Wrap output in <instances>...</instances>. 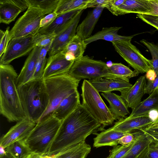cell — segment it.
<instances>
[{
    "mask_svg": "<svg viewBox=\"0 0 158 158\" xmlns=\"http://www.w3.org/2000/svg\"><path fill=\"white\" fill-rule=\"evenodd\" d=\"M158 89V73L153 81H148L146 84L145 93L151 94L156 89Z\"/></svg>",
    "mask_w": 158,
    "mask_h": 158,
    "instance_id": "42",
    "label": "cell"
},
{
    "mask_svg": "<svg viewBox=\"0 0 158 158\" xmlns=\"http://www.w3.org/2000/svg\"><path fill=\"white\" fill-rule=\"evenodd\" d=\"M153 122L147 114L136 117H127L118 120L111 128L115 131L133 133L144 129Z\"/></svg>",
    "mask_w": 158,
    "mask_h": 158,
    "instance_id": "15",
    "label": "cell"
},
{
    "mask_svg": "<svg viewBox=\"0 0 158 158\" xmlns=\"http://www.w3.org/2000/svg\"><path fill=\"white\" fill-rule=\"evenodd\" d=\"M81 104L80 95L77 90L64 99L52 116L62 121Z\"/></svg>",
    "mask_w": 158,
    "mask_h": 158,
    "instance_id": "22",
    "label": "cell"
},
{
    "mask_svg": "<svg viewBox=\"0 0 158 158\" xmlns=\"http://www.w3.org/2000/svg\"><path fill=\"white\" fill-rule=\"evenodd\" d=\"M152 11L149 0H124L117 8L115 15L131 13L148 14Z\"/></svg>",
    "mask_w": 158,
    "mask_h": 158,
    "instance_id": "23",
    "label": "cell"
},
{
    "mask_svg": "<svg viewBox=\"0 0 158 158\" xmlns=\"http://www.w3.org/2000/svg\"><path fill=\"white\" fill-rule=\"evenodd\" d=\"M149 128H158V117L148 127Z\"/></svg>",
    "mask_w": 158,
    "mask_h": 158,
    "instance_id": "51",
    "label": "cell"
},
{
    "mask_svg": "<svg viewBox=\"0 0 158 158\" xmlns=\"http://www.w3.org/2000/svg\"><path fill=\"white\" fill-rule=\"evenodd\" d=\"M61 122L51 116L36 123L25 139L31 152L47 155Z\"/></svg>",
    "mask_w": 158,
    "mask_h": 158,
    "instance_id": "4",
    "label": "cell"
},
{
    "mask_svg": "<svg viewBox=\"0 0 158 158\" xmlns=\"http://www.w3.org/2000/svg\"><path fill=\"white\" fill-rule=\"evenodd\" d=\"M28 8L26 0H0V23L9 24Z\"/></svg>",
    "mask_w": 158,
    "mask_h": 158,
    "instance_id": "13",
    "label": "cell"
},
{
    "mask_svg": "<svg viewBox=\"0 0 158 158\" xmlns=\"http://www.w3.org/2000/svg\"><path fill=\"white\" fill-rule=\"evenodd\" d=\"M137 158H158V143L152 142Z\"/></svg>",
    "mask_w": 158,
    "mask_h": 158,
    "instance_id": "37",
    "label": "cell"
},
{
    "mask_svg": "<svg viewBox=\"0 0 158 158\" xmlns=\"http://www.w3.org/2000/svg\"><path fill=\"white\" fill-rule=\"evenodd\" d=\"M89 81L98 92L102 93L114 91L121 92L130 88L133 85L130 83L129 81L122 79L102 78Z\"/></svg>",
    "mask_w": 158,
    "mask_h": 158,
    "instance_id": "18",
    "label": "cell"
},
{
    "mask_svg": "<svg viewBox=\"0 0 158 158\" xmlns=\"http://www.w3.org/2000/svg\"><path fill=\"white\" fill-rule=\"evenodd\" d=\"M129 133L115 131L110 128L97 134L94 139L93 146L98 148L104 146H115L119 139Z\"/></svg>",
    "mask_w": 158,
    "mask_h": 158,
    "instance_id": "24",
    "label": "cell"
},
{
    "mask_svg": "<svg viewBox=\"0 0 158 158\" xmlns=\"http://www.w3.org/2000/svg\"><path fill=\"white\" fill-rule=\"evenodd\" d=\"M5 148L0 145V156H2L6 154V153Z\"/></svg>",
    "mask_w": 158,
    "mask_h": 158,
    "instance_id": "53",
    "label": "cell"
},
{
    "mask_svg": "<svg viewBox=\"0 0 158 158\" xmlns=\"http://www.w3.org/2000/svg\"><path fill=\"white\" fill-rule=\"evenodd\" d=\"M81 89L82 105L102 127L111 125L115 120L99 92L87 80L83 81Z\"/></svg>",
    "mask_w": 158,
    "mask_h": 158,
    "instance_id": "6",
    "label": "cell"
},
{
    "mask_svg": "<svg viewBox=\"0 0 158 158\" xmlns=\"http://www.w3.org/2000/svg\"><path fill=\"white\" fill-rule=\"evenodd\" d=\"M80 10L76 9L58 15L50 24L45 27L40 28L37 33L41 34L56 35Z\"/></svg>",
    "mask_w": 158,
    "mask_h": 158,
    "instance_id": "26",
    "label": "cell"
},
{
    "mask_svg": "<svg viewBox=\"0 0 158 158\" xmlns=\"http://www.w3.org/2000/svg\"><path fill=\"white\" fill-rule=\"evenodd\" d=\"M90 0H60L54 12L57 15L76 9H86Z\"/></svg>",
    "mask_w": 158,
    "mask_h": 158,
    "instance_id": "30",
    "label": "cell"
},
{
    "mask_svg": "<svg viewBox=\"0 0 158 158\" xmlns=\"http://www.w3.org/2000/svg\"><path fill=\"white\" fill-rule=\"evenodd\" d=\"M152 9V11L147 15L158 16V0H149Z\"/></svg>",
    "mask_w": 158,
    "mask_h": 158,
    "instance_id": "47",
    "label": "cell"
},
{
    "mask_svg": "<svg viewBox=\"0 0 158 158\" xmlns=\"http://www.w3.org/2000/svg\"><path fill=\"white\" fill-rule=\"evenodd\" d=\"M110 0H90L86 6V8L100 7L107 8Z\"/></svg>",
    "mask_w": 158,
    "mask_h": 158,
    "instance_id": "41",
    "label": "cell"
},
{
    "mask_svg": "<svg viewBox=\"0 0 158 158\" xmlns=\"http://www.w3.org/2000/svg\"><path fill=\"white\" fill-rule=\"evenodd\" d=\"M108 67L104 62L94 59L87 55L74 61L68 74L80 81L86 79L91 81L102 78L120 79L112 74Z\"/></svg>",
    "mask_w": 158,
    "mask_h": 158,
    "instance_id": "7",
    "label": "cell"
},
{
    "mask_svg": "<svg viewBox=\"0 0 158 158\" xmlns=\"http://www.w3.org/2000/svg\"><path fill=\"white\" fill-rule=\"evenodd\" d=\"M5 148L15 158H25L31 152L25 139L15 142Z\"/></svg>",
    "mask_w": 158,
    "mask_h": 158,
    "instance_id": "32",
    "label": "cell"
},
{
    "mask_svg": "<svg viewBox=\"0 0 158 158\" xmlns=\"http://www.w3.org/2000/svg\"><path fill=\"white\" fill-rule=\"evenodd\" d=\"M110 73L117 78L129 81V79L137 76L139 73L131 69L121 63H113L109 66Z\"/></svg>",
    "mask_w": 158,
    "mask_h": 158,
    "instance_id": "31",
    "label": "cell"
},
{
    "mask_svg": "<svg viewBox=\"0 0 158 158\" xmlns=\"http://www.w3.org/2000/svg\"><path fill=\"white\" fill-rule=\"evenodd\" d=\"M152 109L158 110V89L132 110L128 118H132L148 113Z\"/></svg>",
    "mask_w": 158,
    "mask_h": 158,
    "instance_id": "27",
    "label": "cell"
},
{
    "mask_svg": "<svg viewBox=\"0 0 158 158\" xmlns=\"http://www.w3.org/2000/svg\"><path fill=\"white\" fill-rule=\"evenodd\" d=\"M101 126L81 104L61 122L47 155H57L85 141Z\"/></svg>",
    "mask_w": 158,
    "mask_h": 158,
    "instance_id": "1",
    "label": "cell"
},
{
    "mask_svg": "<svg viewBox=\"0 0 158 158\" xmlns=\"http://www.w3.org/2000/svg\"><path fill=\"white\" fill-rule=\"evenodd\" d=\"M36 125L26 119L17 122L1 137L0 145L5 148L15 142L25 139Z\"/></svg>",
    "mask_w": 158,
    "mask_h": 158,
    "instance_id": "12",
    "label": "cell"
},
{
    "mask_svg": "<svg viewBox=\"0 0 158 158\" xmlns=\"http://www.w3.org/2000/svg\"><path fill=\"white\" fill-rule=\"evenodd\" d=\"M45 15L40 10L29 7L10 31V40L37 32L40 28V21Z\"/></svg>",
    "mask_w": 158,
    "mask_h": 158,
    "instance_id": "9",
    "label": "cell"
},
{
    "mask_svg": "<svg viewBox=\"0 0 158 158\" xmlns=\"http://www.w3.org/2000/svg\"><path fill=\"white\" fill-rule=\"evenodd\" d=\"M122 28L120 27H103L93 35L84 40L85 44H89L97 40H102L111 43L123 41H131L135 35L131 36H123L118 34V31Z\"/></svg>",
    "mask_w": 158,
    "mask_h": 158,
    "instance_id": "20",
    "label": "cell"
},
{
    "mask_svg": "<svg viewBox=\"0 0 158 158\" xmlns=\"http://www.w3.org/2000/svg\"><path fill=\"white\" fill-rule=\"evenodd\" d=\"M44 80L48 94L49 102L40 121L51 116L64 99L77 90L80 81L71 77L68 73L54 76Z\"/></svg>",
    "mask_w": 158,
    "mask_h": 158,
    "instance_id": "5",
    "label": "cell"
},
{
    "mask_svg": "<svg viewBox=\"0 0 158 158\" xmlns=\"http://www.w3.org/2000/svg\"><path fill=\"white\" fill-rule=\"evenodd\" d=\"M115 50L128 64L139 73H147L153 69L152 60L145 57L131 41L112 43Z\"/></svg>",
    "mask_w": 158,
    "mask_h": 158,
    "instance_id": "8",
    "label": "cell"
},
{
    "mask_svg": "<svg viewBox=\"0 0 158 158\" xmlns=\"http://www.w3.org/2000/svg\"><path fill=\"white\" fill-rule=\"evenodd\" d=\"M145 76L148 81H153L156 77V74L153 69H151L146 73Z\"/></svg>",
    "mask_w": 158,
    "mask_h": 158,
    "instance_id": "49",
    "label": "cell"
},
{
    "mask_svg": "<svg viewBox=\"0 0 158 158\" xmlns=\"http://www.w3.org/2000/svg\"><path fill=\"white\" fill-rule=\"evenodd\" d=\"M47 155L31 152L25 158H49Z\"/></svg>",
    "mask_w": 158,
    "mask_h": 158,
    "instance_id": "48",
    "label": "cell"
},
{
    "mask_svg": "<svg viewBox=\"0 0 158 158\" xmlns=\"http://www.w3.org/2000/svg\"><path fill=\"white\" fill-rule=\"evenodd\" d=\"M132 133L135 136V142L122 158H137L152 142L146 134L140 131Z\"/></svg>",
    "mask_w": 158,
    "mask_h": 158,
    "instance_id": "28",
    "label": "cell"
},
{
    "mask_svg": "<svg viewBox=\"0 0 158 158\" xmlns=\"http://www.w3.org/2000/svg\"><path fill=\"white\" fill-rule=\"evenodd\" d=\"M134 139L135 136L132 133H128L119 139L118 143L121 145L127 146L132 143Z\"/></svg>",
    "mask_w": 158,
    "mask_h": 158,
    "instance_id": "44",
    "label": "cell"
},
{
    "mask_svg": "<svg viewBox=\"0 0 158 158\" xmlns=\"http://www.w3.org/2000/svg\"><path fill=\"white\" fill-rule=\"evenodd\" d=\"M41 48L35 47L29 53L18 75L16 82L17 87L34 79Z\"/></svg>",
    "mask_w": 158,
    "mask_h": 158,
    "instance_id": "17",
    "label": "cell"
},
{
    "mask_svg": "<svg viewBox=\"0 0 158 158\" xmlns=\"http://www.w3.org/2000/svg\"><path fill=\"white\" fill-rule=\"evenodd\" d=\"M135 142V139L133 142L128 145H117L114 147L106 158H122L132 147Z\"/></svg>",
    "mask_w": 158,
    "mask_h": 158,
    "instance_id": "35",
    "label": "cell"
},
{
    "mask_svg": "<svg viewBox=\"0 0 158 158\" xmlns=\"http://www.w3.org/2000/svg\"><path fill=\"white\" fill-rule=\"evenodd\" d=\"M0 158H15L10 154L7 152L6 153L3 155L0 156Z\"/></svg>",
    "mask_w": 158,
    "mask_h": 158,
    "instance_id": "52",
    "label": "cell"
},
{
    "mask_svg": "<svg viewBox=\"0 0 158 158\" xmlns=\"http://www.w3.org/2000/svg\"><path fill=\"white\" fill-rule=\"evenodd\" d=\"M47 58L43 59H39L37 63L34 79H43L44 72L46 66Z\"/></svg>",
    "mask_w": 158,
    "mask_h": 158,
    "instance_id": "39",
    "label": "cell"
},
{
    "mask_svg": "<svg viewBox=\"0 0 158 158\" xmlns=\"http://www.w3.org/2000/svg\"><path fill=\"white\" fill-rule=\"evenodd\" d=\"M10 31L9 27L5 31L0 30V57L5 52L10 41Z\"/></svg>",
    "mask_w": 158,
    "mask_h": 158,
    "instance_id": "38",
    "label": "cell"
},
{
    "mask_svg": "<svg viewBox=\"0 0 158 158\" xmlns=\"http://www.w3.org/2000/svg\"><path fill=\"white\" fill-rule=\"evenodd\" d=\"M17 88L25 119L37 123L49 105L44 79H33Z\"/></svg>",
    "mask_w": 158,
    "mask_h": 158,
    "instance_id": "3",
    "label": "cell"
},
{
    "mask_svg": "<svg viewBox=\"0 0 158 158\" xmlns=\"http://www.w3.org/2000/svg\"><path fill=\"white\" fill-rule=\"evenodd\" d=\"M148 114L150 118L153 121L158 117V110H152Z\"/></svg>",
    "mask_w": 158,
    "mask_h": 158,
    "instance_id": "50",
    "label": "cell"
},
{
    "mask_svg": "<svg viewBox=\"0 0 158 158\" xmlns=\"http://www.w3.org/2000/svg\"><path fill=\"white\" fill-rule=\"evenodd\" d=\"M104 8L98 7L89 11L83 21L78 25L76 34L84 40L91 36Z\"/></svg>",
    "mask_w": 158,
    "mask_h": 158,
    "instance_id": "19",
    "label": "cell"
},
{
    "mask_svg": "<svg viewBox=\"0 0 158 158\" xmlns=\"http://www.w3.org/2000/svg\"><path fill=\"white\" fill-rule=\"evenodd\" d=\"M57 15L54 11L45 15L40 21V28L45 27L50 24L55 19Z\"/></svg>",
    "mask_w": 158,
    "mask_h": 158,
    "instance_id": "43",
    "label": "cell"
},
{
    "mask_svg": "<svg viewBox=\"0 0 158 158\" xmlns=\"http://www.w3.org/2000/svg\"><path fill=\"white\" fill-rule=\"evenodd\" d=\"M56 35H45L39 34L37 32L35 34L34 37L36 47L45 46L52 43Z\"/></svg>",
    "mask_w": 158,
    "mask_h": 158,
    "instance_id": "36",
    "label": "cell"
},
{
    "mask_svg": "<svg viewBox=\"0 0 158 158\" xmlns=\"http://www.w3.org/2000/svg\"><path fill=\"white\" fill-rule=\"evenodd\" d=\"M146 82L145 76H141L131 88L120 92V96L128 108L132 110L141 102L142 97L145 94Z\"/></svg>",
    "mask_w": 158,
    "mask_h": 158,
    "instance_id": "16",
    "label": "cell"
},
{
    "mask_svg": "<svg viewBox=\"0 0 158 158\" xmlns=\"http://www.w3.org/2000/svg\"><path fill=\"white\" fill-rule=\"evenodd\" d=\"M101 94L109 103V109L115 120L126 118L129 111L120 96L111 92L102 93Z\"/></svg>",
    "mask_w": 158,
    "mask_h": 158,
    "instance_id": "21",
    "label": "cell"
},
{
    "mask_svg": "<svg viewBox=\"0 0 158 158\" xmlns=\"http://www.w3.org/2000/svg\"><path fill=\"white\" fill-rule=\"evenodd\" d=\"M74 61H69L62 52L49 56L44 70L43 79L68 73Z\"/></svg>",
    "mask_w": 158,
    "mask_h": 158,
    "instance_id": "14",
    "label": "cell"
},
{
    "mask_svg": "<svg viewBox=\"0 0 158 158\" xmlns=\"http://www.w3.org/2000/svg\"><path fill=\"white\" fill-rule=\"evenodd\" d=\"M137 16L138 18L158 30V16L138 14Z\"/></svg>",
    "mask_w": 158,
    "mask_h": 158,
    "instance_id": "40",
    "label": "cell"
},
{
    "mask_svg": "<svg viewBox=\"0 0 158 158\" xmlns=\"http://www.w3.org/2000/svg\"><path fill=\"white\" fill-rule=\"evenodd\" d=\"M60 0H26L28 7L39 9L48 15L54 12Z\"/></svg>",
    "mask_w": 158,
    "mask_h": 158,
    "instance_id": "33",
    "label": "cell"
},
{
    "mask_svg": "<svg viewBox=\"0 0 158 158\" xmlns=\"http://www.w3.org/2000/svg\"><path fill=\"white\" fill-rule=\"evenodd\" d=\"M150 51L152 56L153 69L156 74L158 73V44L150 42L144 39L140 41Z\"/></svg>",
    "mask_w": 158,
    "mask_h": 158,
    "instance_id": "34",
    "label": "cell"
},
{
    "mask_svg": "<svg viewBox=\"0 0 158 158\" xmlns=\"http://www.w3.org/2000/svg\"><path fill=\"white\" fill-rule=\"evenodd\" d=\"M18 75L10 64H0V112L10 122L25 119L18 88Z\"/></svg>",
    "mask_w": 158,
    "mask_h": 158,
    "instance_id": "2",
    "label": "cell"
},
{
    "mask_svg": "<svg viewBox=\"0 0 158 158\" xmlns=\"http://www.w3.org/2000/svg\"><path fill=\"white\" fill-rule=\"evenodd\" d=\"M124 1V0H110L109 6L107 9L113 15H115L117 8Z\"/></svg>",
    "mask_w": 158,
    "mask_h": 158,
    "instance_id": "45",
    "label": "cell"
},
{
    "mask_svg": "<svg viewBox=\"0 0 158 158\" xmlns=\"http://www.w3.org/2000/svg\"><path fill=\"white\" fill-rule=\"evenodd\" d=\"M91 150V146L85 141L56 155L55 158H85Z\"/></svg>",
    "mask_w": 158,
    "mask_h": 158,
    "instance_id": "29",
    "label": "cell"
},
{
    "mask_svg": "<svg viewBox=\"0 0 158 158\" xmlns=\"http://www.w3.org/2000/svg\"><path fill=\"white\" fill-rule=\"evenodd\" d=\"M87 45L84 40L76 34L61 52L66 60L74 61L83 56Z\"/></svg>",
    "mask_w": 158,
    "mask_h": 158,
    "instance_id": "25",
    "label": "cell"
},
{
    "mask_svg": "<svg viewBox=\"0 0 158 158\" xmlns=\"http://www.w3.org/2000/svg\"><path fill=\"white\" fill-rule=\"evenodd\" d=\"M52 43L45 46L41 47L39 55V59H43L46 58L47 54L48 52Z\"/></svg>",
    "mask_w": 158,
    "mask_h": 158,
    "instance_id": "46",
    "label": "cell"
},
{
    "mask_svg": "<svg viewBox=\"0 0 158 158\" xmlns=\"http://www.w3.org/2000/svg\"><path fill=\"white\" fill-rule=\"evenodd\" d=\"M84 10H80L56 34L48 51L49 56L62 51L75 35L77 28Z\"/></svg>",
    "mask_w": 158,
    "mask_h": 158,
    "instance_id": "11",
    "label": "cell"
},
{
    "mask_svg": "<svg viewBox=\"0 0 158 158\" xmlns=\"http://www.w3.org/2000/svg\"><path fill=\"white\" fill-rule=\"evenodd\" d=\"M37 33L11 39L5 52L0 57V64H10L15 59L30 53L36 47L34 37Z\"/></svg>",
    "mask_w": 158,
    "mask_h": 158,
    "instance_id": "10",
    "label": "cell"
}]
</instances>
